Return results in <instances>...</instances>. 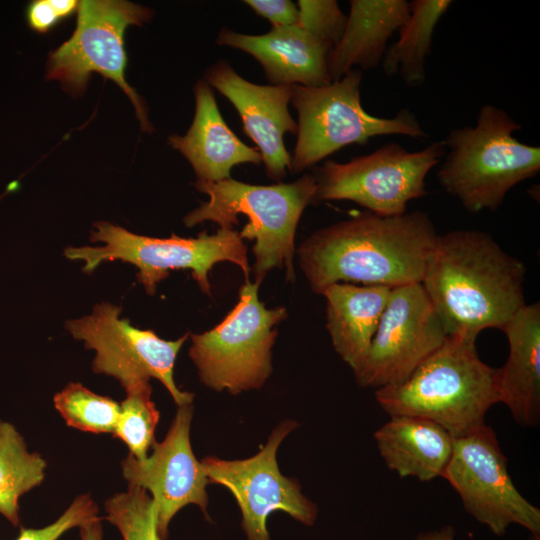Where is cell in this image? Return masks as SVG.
I'll return each instance as SVG.
<instances>
[{"instance_id":"20","label":"cell","mask_w":540,"mask_h":540,"mask_svg":"<svg viewBox=\"0 0 540 540\" xmlns=\"http://www.w3.org/2000/svg\"><path fill=\"white\" fill-rule=\"evenodd\" d=\"M410 10L406 0H351L344 33L328 57L332 82L354 67L377 68L389 39L406 23Z\"/></svg>"},{"instance_id":"27","label":"cell","mask_w":540,"mask_h":540,"mask_svg":"<svg viewBox=\"0 0 540 540\" xmlns=\"http://www.w3.org/2000/svg\"><path fill=\"white\" fill-rule=\"evenodd\" d=\"M106 519L120 532L123 540H163L157 529L155 505L143 488L129 486L105 504Z\"/></svg>"},{"instance_id":"28","label":"cell","mask_w":540,"mask_h":540,"mask_svg":"<svg viewBox=\"0 0 540 540\" xmlns=\"http://www.w3.org/2000/svg\"><path fill=\"white\" fill-rule=\"evenodd\" d=\"M297 25L333 47L340 41L347 23V16L335 0H299Z\"/></svg>"},{"instance_id":"24","label":"cell","mask_w":540,"mask_h":540,"mask_svg":"<svg viewBox=\"0 0 540 540\" xmlns=\"http://www.w3.org/2000/svg\"><path fill=\"white\" fill-rule=\"evenodd\" d=\"M46 468L15 426L0 420V514L13 526L20 525V498L43 482Z\"/></svg>"},{"instance_id":"18","label":"cell","mask_w":540,"mask_h":540,"mask_svg":"<svg viewBox=\"0 0 540 540\" xmlns=\"http://www.w3.org/2000/svg\"><path fill=\"white\" fill-rule=\"evenodd\" d=\"M194 95L195 114L190 128L184 136H170L169 144L189 161L197 180L217 182L230 178L236 165H259L260 152L242 142L228 127L204 79L196 83Z\"/></svg>"},{"instance_id":"11","label":"cell","mask_w":540,"mask_h":540,"mask_svg":"<svg viewBox=\"0 0 540 540\" xmlns=\"http://www.w3.org/2000/svg\"><path fill=\"white\" fill-rule=\"evenodd\" d=\"M120 313V307L103 302L96 304L91 314L66 322L75 339L95 350L93 371L116 378L124 389L155 378L178 407L191 405L194 395L181 391L174 380L176 357L189 333L177 340H164L152 330L132 326Z\"/></svg>"},{"instance_id":"3","label":"cell","mask_w":540,"mask_h":540,"mask_svg":"<svg viewBox=\"0 0 540 540\" xmlns=\"http://www.w3.org/2000/svg\"><path fill=\"white\" fill-rule=\"evenodd\" d=\"M475 341L448 335L444 343L402 383L378 388L375 397L390 416L434 421L454 438L485 424L499 398V368L484 363Z\"/></svg>"},{"instance_id":"16","label":"cell","mask_w":540,"mask_h":540,"mask_svg":"<svg viewBox=\"0 0 540 540\" xmlns=\"http://www.w3.org/2000/svg\"><path fill=\"white\" fill-rule=\"evenodd\" d=\"M204 80L224 95L238 111L243 130L257 145L267 176L281 180L290 171L291 156L283 137L297 134L298 124L288 105L292 88L289 85H260L240 76L225 60L210 66Z\"/></svg>"},{"instance_id":"31","label":"cell","mask_w":540,"mask_h":540,"mask_svg":"<svg viewBox=\"0 0 540 540\" xmlns=\"http://www.w3.org/2000/svg\"><path fill=\"white\" fill-rule=\"evenodd\" d=\"M25 17L29 28L39 33L49 31L61 21L51 0H34L30 2L26 8Z\"/></svg>"},{"instance_id":"15","label":"cell","mask_w":540,"mask_h":540,"mask_svg":"<svg viewBox=\"0 0 540 540\" xmlns=\"http://www.w3.org/2000/svg\"><path fill=\"white\" fill-rule=\"evenodd\" d=\"M192 417V404L178 407L164 440L154 443L150 455L138 460L129 454L121 463L129 486L143 488L152 497L158 533L163 540L168 537L173 517L189 504L197 505L209 520V480L192 450Z\"/></svg>"},{"instance_id":"6","label":"cell","mask_w":540,"mask_h":540,"mask_svg":"<svg viewBox=\"0 0 540 540\" xmlns=\"http://www.w3.org/2000/svg\"><path fill=\"white\" fill-rule=\"evenodd\" d=\"M362 78L363 71L353 69L326 86H291L290 103L298 113L291 172L301 173L347 145H364L376 136L429 138L416 114L407 108L393 117L366 112L361 103Z\"/></svg>"},{"instance_id":"12","label":"cell","mask_w":540,"mask_h":540,"mask_svg":"<svg viewBox=\"0 0 540 540\" xmlns=\"http://www.w3.org/2000/svg\"><path fill=\"white\" fill-rule=\"evenodd\" d=\"M459 494L465 510L496 536L512 524L540 534V510L517 490L493 429L484 424L455 438L442 476Z\"/></svg>"},{"instance_id":"2","label":"cell","mask_w":540,"mask_h":540,"mask_svg":"<svg viewBox=\"0 0 540 540\" xmlns=\"http://www.w3.org/2000/svg\"><path fill=\"white\" fill-rule=\"evenodd\" d=\"M525 272L490 234L458 229L438 235L421 284L447 334L476 340L526 305Z\"/></svg>"},{"instance_id":"10","label":"cell","mask_w":540,"mask_h":540,"mask_svg":"<svg viewBox=\"0 0 540 540\" xmlns=\"http://www.w3.org/2000/svg\"><path fill=\"white\" fill-rule=\"evenodd\" d=\"M72 36L49 55L47 79L57 80L71 94L85 91L91 73L118 84L132 102L143 131L151 132L147 109L127 83L124 35L128 26L148 22L153 11L118 0H84L78 5Z\"/></svg>"},{"instance_id":"4","label":"cell","mask_w":540,"mask_h":540,"mask_svg":"<svg viewBox=\"0 0 540 540\" xmlns=\"http://www.w3.org/2000/svg\"><path fill=\"white\" fill-rule=\"evenodd\" d=\"M521 129L506 110L481 106L475 126L452 129L442 140L448 151L438 182L470 213L497 210L513 187L540 171V147L520 142L514 133Z\"/></svg>"},{"instance_id":"25","label":"cell","mask_w":540,"mask_h":540,"mask_svg":"<svg viewBox=\"0 0 540 540\" xmlns=\"http://www.w3.org/2000/svg\"><path fill=\"white\" fill-rule=\"evenodd\" d=\"M53 403L68 426L95 434L113 433L120 412L115 400L80 383H69L55 394Z\"/></svg>"},{"instance_id":"8","label":"cell","mask_w":540,"mask_h":540,"mask_svg":"<svg viewBox=\"0 0 540 540\" xmlns=\"http://www.w3.org/2000/svg\"><path fill=\"white\" fill-rule=\"evenodd\" d=\"M256 283L239 291V301L214 328L191 335L189 356L200 381L215 391L236 395L261 388L272 373L271 350L284 307L266 308Z\"/></svg>"},{"instance_id":"13","label":"cell","mask_w":540,"mask_h":540,"mask_svg":"<svg viewBox=\"0 0 540 540\" xmlns=\"http://www.w3.org/2000/svg\"><path fill=\"white\" fill-rule=\"evenodd\" d=\"M296 427V421L281 422L266 445L250 458L224 460L209 456L201 461L209 483L226 487L236 499L247 540H270L266 521L275 511L307 526L316 521V505L302 494L295 479L280 472L276 460L281 442Z\"/></svg>"},{"instance_id":"21","label":"cell","mask_w":540,"mask_h":540,"mask_svg":"<svg viewBox=\"0 0 540 540\" xmlns=\"http://www.w3.org/2000/svg\"><path fill=\"white\" fill-rule=\"evenodd\" d=\"M374 438L390 470L423 482L443 476L455 440L434 421L409 415L390 416Z\"/></svg>"},{"instance_id":"14","label":"cell","mask_w":540,"mask_h":540,"mask_svg":"<svg viewBox=\"0 0 540 540\" xmlns=\"http://www.w3.org/2000/svg\"><path fill=\"white\" fill-rule=\"evenodd\" d=\"M447 337L421 283L394 287L356 380L377 389L402 383Z\"/></svg>"},{"instance_id":"22","label":"cell","mask_w":540,"mask_h":540,"mask_svg":"<svg viewBox=\"0 0 540 540\" xmlns=\"http://www.w3.org/2000/svg\"><path fill=\"white\" fill-rule=\"evenodd\" d=\"M391 289L334 283L321 293L326 298V327L333 347L353 371L368 352Z\"/></svg>"},{"instance_id":"5","label":"cell","mask_w":540,"mask_h":540,"mask_svg":"<svg viewBox=\"0 0 540 540\" xmlns=\"http://www.w3.org/2000/svg\"><path fill=\"white\" fill-rule=\"evenodd\" d=\"M195 187L209 200L184 217L187 227L211 221L220 228L233 229L238 224L237 215H244L248 223L239 235L255 239V283L259 285L274 267L286 268L287 280H295V233L304 209L313 203V174L274 185H252L231 177L217 182L196 180Z\"/></svg>"},{"instance_id":"23","label":"cell","mask_w":540,"mask_h":540,"mask_svg":"<svg viewBox=\"0 0 540 540\" xmlns=\"http://www.w3.org/2000/svg\"><path fill=\"white\" fill-rule=\"evenodd\" d=\"M451 0H414L399 39L388 46L382 59L388 76L400 75L406 85L421 86L426 79V60L431 53L437 24L452 5Z\"/></svg>"},{"instance_id":"32","label":"cell","mask_w":540,"mask_h":540,"mask_svg":"<svg viewBox=\"0 0 540 540\" xmlns=\"http://www.w3.org/2000/svg\"><path fill=\"white\" fill-rule=\"evenodd\" d=\"M81 540H103L102 518L96 517L79 527Z\"/></svg>"},{"instance_id":"17","label":"cell","mask_w":540,"mask_h":540,"mask_svg":"<svg viewBox=\"0 0 540 540\" xmlns=\"http://www.w3.org/2000/svg\"><path fill=\"white\" fill-rule=\"evenodd\" d=\"M216 43L253 56L271 85L321 87L332 83L328 69L332 48L297 24L273 27L262 35L242 34L224 27Z\"/></svg>"},{"instance_id":"30","label":"cell","mask_w":540,"mask_h":540,"mask_svg":"<svg viewBox=\"0 0 540 540\" xmlns=\"http://www.w3.org/2000/svg\"><path fill=\"white\" fill-rule=\"evenodd\" d=\"M244 3L267 19L272 28L291 26L298 22V7L290 0H246Z\"/></svg>"},{"instance_id":"29","label":"cell","mask_w":540,"mask_h":540,"mask_svg":"<svg viewBox=\"0 0 540 540\" xmlns=\"http://www.w3.org/2000/svg\"><path fill=\"white\" fill-rule=\"evenodd\" d=\"M98 517V507L92 497H76L64 513L53 523L42 528L20 527L15 540H58L67 531L80 527Z\"/></svg>"},{"instance_id":"7","label":"cell","mask_w":540,"mask_h":540,"mask_svg":"<svg viewBox=\"0 0 540 540\" xmlns=\"http://www.w3.org/2000/svg\"><path fill=\"white\" fill-rule=\"evenodd\" d=\"M92 242L102 246L68 247L64 255L84 262L83 271L92 272L102 262L121 260L138 269V281L150 295L157 284L169 276L170 270L190 269L200 289L210 295L209 272L223 261L239 266L249 281L250 266L247 249L239 233L219 228L216 234L203 231L195 238L172 234L169 238L138 235L106 221L94 224Z\"/></svg>"},{"instance_id":"33","label":"cell","mask_w":540,"mask_h":540,"mask_svg":"<svg viewBox=\"0 0 540 540\" xmlns=\"http://www.w3.org/2000/svg\"><path fill=\"white\" fill-rule=\"evenodd\" d=\"M415 540H455V529L452 526H444L438 530L422 532Z\"/></svg>"},{"instance_id":"1","label":"cell","mask_w":540,"mask_h":540,"mask_svg":"<svg viewBox=\"0 0 540 540\" xmlns=\"http://www.w3.org/2000/svg\"><path fill=\"white\" fill-rule=\"evenodd\" d=\"M438 234L426 212L384 217L371 212L321 228L298 248L318 294L339 281L390 288L421 283Z\"/></svg>"},{"instance_id":"9","label":"cell","mask_w":540,"mask_h":540,"mask_svg":"<svg viewBox=\"0 0 540 540\" xmlns=\"http://www.w3.org/2000/svg\"><path fill=\"white\" fill-rule=\"evenodd\" d=\"M445 152L442 140L414 152L387 143L346 163L327 160L313 174V203L349 200L379 216L402 215L409 201L428 194L426 176Z\"/></svg>"},{"instance_id":"26","label":"cell","mask_w":540,"mask_h":540,"mask_svg":"<svg viewBox=\"0 0 540 540\" xmlns=\"http://www.w3.org/2000/svg\"><path fill=\"white\" fill-rule=\"evenodd\" d=\"M125 392L113 435L128 447L130 455L144 460L156 442L154 433L160 414L151 400L150 383L130 387Z\"/></svg>"},{"instance_id":"19","label":"cell","mask_w":540,"mask_h":540,"mask_svg":"<svg viewBox=\"0 0 540 540\" xmlns=\"http://www.w3.org/2000/svg\"><path fill=\"white\" fill-rule=\"evenodd\" d=\"M509 355L499 368V398L522 426L540 421V303L524 305L502 328Z\"/></svg>"}]
</instances>
